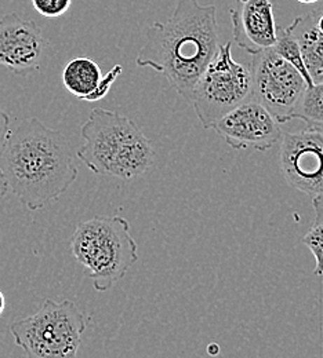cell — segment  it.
I'll list each match as a JSON object with an SVG mask.
<instances>
[{
  "instance_id": "6da1fadb",
  "label": "cell",
  "mask_w": 323,
  "mask_h": 358,
  "mask_svg": "<svg viewBox=\"0 0 323 358\" xmlns=\"http://www.w3.org/2000/svg\"><path fill=\"white\" fill-rule=\"evenodd\" d=\"M0 173L7 189L31 211L58 200L78 178L67 136L36 117L10 130L0 150Z\"/></svg>"
},
{
  "instance_id": "7a4b0ae2",
  "label": "cell",
  "mask_w": 323,
  "mask_h": 358,
  "mask_svg": "<svg viewBox=\"0 0 323 358\" xmlns=\"http://www.w3.org/2000/svg\"><path fill=\"white\" fill-rule=\"evenodd\" d=\"M136 64L162 73L188 102L193 87L219 48L217 8L199 0H177L166 22L146 28Z\"/></svg>"
},
{
  "instance_id": "3957f363",
  "label": "cell",
  "mask_w": 323,
  "mask_h": 358,
  "mask_svg": "<svg viewBox=\"0 0 323 358\" xmlns=\"http://www.w3.org/2000/svg\"><path fill=\"white\" fill-rule=\"evenodd\" d=\"M78 159L95 176L139 178L153 164L151 141L139 126L118 112L95 108L81 129Z\"/></svg>"
},
{
  "instance_id": "277c9868",
  "label": "cell",
  "mask_w": 323,
  "mask_h": 358,
  "mask_svg": "<svg viewBox=\"0 0 323 358\" xmlns=\"http://www.w3.org/2000/svg\"><path fill=\"white\" fill-rule=\"evenodd\" d=\"M71 251L98 292L111 289L139 261L130 224L119 215H99L78 224L71 237Z\"/></svg>"
},
{
  "instance_id": "5b68a950",
  "label": "cell",
  "mask_w": 323,
  "mask_h": 358,
  "mask_svg": "<svg viewBox=\"0 0 323 358\" xmlns=\"http://www.w3.org/2000/svg\"><path fill=\"white\" fill-rule=\"evenodd\" d=\"M88 318L72 301L45 299L39 310L10 324L27 358H76Z\"/></svg>"
},
{
  "instance_id": "8992f818",
  "label": "cell",
  "mask_w": 323,
  "mask_h": 358,
  "mask_svg": "<svg viewBox=\"0 0 323 358\" xmlns=\"http://www.w3.org/2000/svg\"><path fill=\"white\" fill-rule=\"evenodd\" d=\"M252 96L250 66L232 57V42L219 45L214 57L198 79L189 103L205 129Z\"/></svg>"
},
{
  "instance_id": "52a82bcc",
  "label": "cell",
  "mask_w": 323,
  "mask_h": 358,
  "mask_svg": "<svg viewBox=\"0 0 323 358\" xmlns=\"http://www.w3.org/2000/svg\"><path fill=\"white\" fill-rule=\"evenodd\" d=\"M250 72V99L263 105L279 124L293 120L308 89L300 72L273 48L253 55Z\"/></svg>"
},
{
  "instance_id": "ba28073f",
  "label": "cell",
  "mask_w": 323,
  "mask_h": 358,
  "mask_svg": "<svg viewBox=\"0 0 323 358\" xmlns=\"http://www.w3.org/2000/svg\"><path fill=\"white\" fill-rule=\"evenodd\" d=\"M279 143V169L286 183L323 204L322 127L282 134Z\"/></svg>"
},
{
  "instance_id": "9c48e42d",
  "label": "cell",
  "mask_w": 323,
  "mask_h": 358,
  "mask_svg": "<svg viewBox=\"0 0 323 358\" xmlns=\"http://www.w3.org/2000/svg\"><path fill=\"white\" fill-rule=\"evenodd\" d=\"M212 129L227 145L238 150L254 149L267 152L282 138L279 123L263 105L253 99L232 109Z\"/></svg>"
},
{
  "instance_id": "30bf717a",
  "label": "cell",
  "mask_w": 323,
  "mask_h": 358,
  "mask_svg": "<svg viewBox=\"0 0 323 358\" xmlns=\"http://www.w3.org/2000/svg\"><path fill=\"white\" fill-rule=\"evenodd\" d=\"M48 41L32 20L10 13L0 18V66L27 76L42 68Z\"/></svg>"
},
{
  "instance_id": "8fae6325",
  "label": "cell",
  "mask_w": 323,
  "mask_h": 358,
  "mask_svg": "<svg viewBox=\"0 0 323 358\" xmlns=\"http://www.w3.org/2000/svg\"><path fill=\"white\" fill-rule=\"evenodd\" d=\"M277 0H236L231 7L232 38L238 47L254 55L277 42Z\"/></svg>"
},
{
  "instance_id": "7c38bea8",
  "label": "cell",
  "mask_w": 323,
  "mask_h": 358,
  "mask_svg": "<svg viewBox=\"0 0 323 358\" xmlns=\"http://www.w3.org/2000/svg\"><path fill=\"white\" fill-rule=\"evenodd\" d=\"M286 29L298 43L305 69L314 85L323 83V35L317 28L315 17L311 13L296 17Z\"/></svg>"
},
{
  "instance_id": "4fadbf2b",
  "label": "cell",
  "mask_w": 323,
  "mask_h": 358,
  "mask_svg": "<svg viewBox=\"0 0 323 358\" xmlns=\"http://www.w3.org/2000/svg\"><path fill=\"white\" fill-rule=\"evenodd\" d=\"M102 79L99 65L88 57L71 59L62 71V83L81 101H89Z\"/></svg>"
},
{
  "instance_id": "5bb4252c",
  "label": "cell",
  "mask_w": 323,
  "mask_h": 358,
  "mask_svg": "<svg viewBox=\"0 0 323 358\" xmlns=\"http://www.w3.org/2000/svg\"><path fill=\"white\" fill-rule=\"evenodd\" d=\"M293 119H301L307 126L323 129V83L307 89Z\"/></svg>"
},
{
  "instance_id": "9a60e30c",
  "label": "cell",
  "mask_w": 323,
  "mask_h": 358,
  "mask_svg": "<svg viewBox=\"0 0 323 358\" xmlns=\"http://www.w3.org/2000/svg\"><path fill=\"white\" fill-rule=\"evenodd\" d=\"M273 50L277 52V55H280L283 59H286L289 64H291L300 72V75L305 80L308 89L314 86V82H312V79L310 78V75L305 69L298 43L296 42L293 35L286 28H277V42L273 47Z\"/></svg>"
},
{
  "instance_id": "2e32d148",
  "label": "cell",
  "mask_w": 323,
  "mask_h": 358,
  "mask_svg": "<svg viewBox=\"0 0 323 358\" xmlns=\"http://www.w3.org/2000/svg\"><path fill=\"white\" fill-rule=\"evenodd\" d=\"M312 207L315 211V221L305 236L301 238V243L311 251L315 258V275H323V204L312 200Z\"/></svg>"
},
{
  "instance_id": "e0dca14e",
  "label": "cell",
  "mask_w": 323,
  "mask_h": 358,
  "mask_svg": "<svg viewBox=\"0 0 323 358\" xmlns=\"http://www.w3.org/2000/svg\"><path fill=\"white\" fill-rule=\"evenodd\" d=\"M72 4V0H32L35 10L46 18H58L64 15Z\"/></svg>"
},
{
  "instance_id": "ac0fdd59",
  "label": "cell",
  "mask_w": 323,
  "mask_h": 358,
  "mask_svg": "<svg viewBox=\"0 0 323 358\" xmlns=\"http://www.w3.org/2000/svg\"><path fill=\"white\" fill-rule=\"evenodd\" d=\"M123 68L122 65H115L105 76H102L98 87L92 92V96L89 98V102H95L99 101L102 98H105V95L109 92V90L112 87V85L116 82V79L122 75Z\"/></svg>"
},
{
  "instance_id": "d6986e66",
  "label": "cell",
  "mask_w": 323,
  "mask_h": 358,
  "mask_svg": "<svg viewBox=\"0 0 323 358\" xmlns=\"http://www.w3.org/2000/svg\"><path fill=\"white\" fill-rule=\"evenodd\" d=\"M8 133H10V117L0 106V150L6 143Z\"/></svg>"
},
{
  "instance_id": "ffe728a7",
  "label": "cell",
  "mask_w": 323,
  "mask_h": 358,
  "mask_svg": "<svg viewBox=\"0 0 323 358\" xmlns=\"http://www.w3.org/2000/svg\"><path fill=\"white\" fill-rule=\"evenodd\" d=\"M311 13V11H310ZM314 17H315V22H317V28L319 29V32L323 35V13H318V14H314L311 13Z\"/></svg>"
},
{
  "instance_id": "44dd1931",
  "label": "cell",
  "mask_w": 323,
  "mask_h": 358,
  "mask_svg": "<svg viewBox=\"0 0 323 358\" xmlns=\"http://www.w3.org/2000/svg\"><path fill=\"white\" fill-rule=\"evenodd\" d=\"M7 192H8V189H7L6 180H4L3 176H1V173H0V197L6 196V193H7Z\"/></svg>"
},
{
  "instance_id": "7402d4cb",
  "label": "cell",
  "mask_w": 323,
  "mask_h": 358,
  "mask_svg": "<svg viewBox=\"0 0 323 358\" xmlns=\"http://www.w3.org/2000/svg\"><path fill=\"white\" fill-rule=\"evenodd\" d=\"M311 13H314V14L323 13V0H319L318 3H315V4L312 6V10H311Z\"/></svg>"
},
{
  "instance_id": "603a6c76",
  "label": "cell",
  "mask_w": 323,
  "mask_h": 358,
  "mask_svg": "<svg viewBox=\"0 0 323 358\" xmlns=\"http://www.w3.org/2000/svg\"><path fill=\"white\" fill-rule=\"evenodd\" d=\"M4 309H6V299H4V295H3V292L0 291V315L3 314Z\"/></svg>"
},
{
  "instance_id": "cb8c5ba5",
  "label": "cell",
  "mask_w": 323,
  "mask_h": 358,
  "mask_svg": "<svg viewBox=\"0 0 323 358\" xmlns=\"http://www.w3.org/2000/svg\"><path fill=\"white\" fill-rule=\"evenodd\" d=\"M297 1H300V3H303V4H315V3H318L319 0H297Z\"/></svg>"
}]
</instances>
